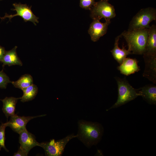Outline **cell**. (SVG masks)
Instances as JSON below:
<instances>
[{"mask_svg": "<svg viewBox=\"0 0 156 156\" xmlns=\"http://www.w3.org/2000/svg\"><path fill=\"white\" fill-rule=\"evenodd\" d=\"M139 96L150 104L156 105V86L153 85H146L138 91Z\"/></svg>", "mask_w": 156, "mask_h": 156, "instance_id": "obj_15", "label": "cell"}, {"mask_svg": "<svg viewBox=\"0 0 156 156\" xmlns=\"http://www.w3.org/2000/svg\"><path fill=\"white\" fill-rule=\"evenodd\" d=\"M45 115L36 116H19L15 114L10 117V120L6 122L7 127H10L15 132L19 133L26 129V125L31 120L38 117L45 116Z\"/></svg>", "mask_w": 156, "mask_h": 156, "instance_id": "obj_9", "label": "cell"}, {"mask_svg": "<svg viewBox=\"0 0 156 156\" xmlns=\"http://www.w3.org/2000/svg\"><path fill=\"white\" fill-rule=\"evenodd\" d=\"M102 0L104 1H108L109 0Z\"/></svg>", "mask_w": 156, "mask_h": 156, "instance_id": "obj_25", "label": "cell"}, {"mask_svg": "<svg viewBox=\"0 0 156 156\" xmlns=\"http://www.w3.org/2000/svg\"><path fill=\"white\" fill-rule=\"evenodd\" d=\"M38 88L36 85L33 84L23 89L22 90L23 95L21 97V101L25 102L31 101L36 96L38 92Z\"/></svg>", "mask_w": 156, "mask_h": 156, "instance_id": "obj_19", "label": "cell"}, {"mask_svg": "<svg viewBox=\"0 0 156 156\" xmlns=\"http://www.w3.org/2000/svg\"><path fill=\"white\" fill-rule=\"evenodd\" d=\"M100 20L97 19H93L88 30V33L93 42L97 41L106 33L108 26L111 23L110 20H105L104 23Z\"/></svg>", "mask_w": 156, "mask_h": 156, "instance_id": "obj_8", "label": "cell"}, {"mask_svg": "<svg viewBox=\"0 0 156 156\" xmlns=\"http://www.w3.org/2000/svg\"><path fill=\"white\" fill-rule=\"evenodd\" d=\"M116 79L118 88L117 100L107 111L125 105L139 96L138 90L131 86L125 78L116 77Z\"/></svg>", "mask_w": 156, "mask_h": 156, "instance_id": "obj_3", "label": "cell"}, {"mask_svg": "<svg viewBox=\"0 0 156 156\" xmlns=\"http://www.w3.org/2000/svg\"><path fill=\"white\" fill-rule=\"evenodd\" d=\"M17 47L15 46L12 49L6 51L5 53L0 62L3 63V66L8 65L10 66L14 65L22 66L23 63L18 57L16 51Z\"/></svg>", "mask_w": 156, "mask_h": 156, "instance_id": "obj_16", "label": "cell"}, {"mask_svg": "<svg viewBox=\"0 0 156 156\" xmlns=\"http://www.w3.org/2000/svg\"><path fill=\"white\" fill-rule=\"evenodd\" d=\"M95 3L94 0H80L79 6L83 9L90 10Z\"/></svg>", "mask_w": 156, "mask_h": 156, "instance_id": "obj_22", "label": "cell"}, {"mask_svg": "<svg viewBox=\"0 0 156 156\" xmlns=\"http://www.w3.org/2000/svg\"><path fill=\"white\" fill-rule=\"evenodd\" d=\"M19 142L20 148L27 154L33 147L38 146L39 143L36 140L35 136L27 131L26 129L20 132Z\"/></svg>", "mask_w": 156, "mask_h": 156, "instance_id": "obj_10", "label": "cell"}, {"mask_svg": "<svg viewBox=\"0 0 156 156\" xmlns=\"http://www.w3.org/2000/svg\"><path fill=\"white\" fill-rule=\"evenodd\" d=\"M75 138H76V135L72 134L57 141L52 139L49 142L39 143L38 146L42 147L44 149L46 156H61L67 143L71 139Z\"/></svg>", "mask_w": 156, "mask_h": 156, "instance_id": "obj_5", "label": "cell"}, {"mask_svg": "<svg viewBox=\"0 0 156 156\" xmlns=\"http://www.w3.org/2000/svg\"><path fill=\"white\" fill-rule=\"evenodd\" d=\"M122 36L121 34L117 36L115 39L114 46L113 49L110 51L114 59L120 64L123 60L126 58L127 55L132 54V53L128 49L127 50L125 46L123 45L121 49L118 46V42L120 38Z\"/></svg>", "mask_w": 156, "mask_h": 156, "instance_id": "obj_13", "label": "cell"}, {"mask_svg": "<svg viewBox=\"0 0 156 156\" xmlns=\"http://www.w3.org/2000/svg\"><path fill=\"white\" fill-rule=\"evenodd\" d=\"M78 125L76 138L88 148L96 145L101 140L104 129L100 123L80 120L78 121Z\"/></svg>", "mask_w": 156, "mask_h": 156, "instance_id": "obj_1", "label": "cell"}, {"mask_svg": "<svg viewBox=\"0 0 156 156\" xmlns=\"http://www.w3.org/2000/svg\"><path fill=\"white\" fill-rule=\"evenodd\" d=\"M5 51L4 48L0 45V62L1 61Z\"/></svg>", "mask_w": 156, "mask_h": 156, "instance_id": "obj_24", "label": "cell"}, {"mask_svg": "<svg viewBox=\"0 0 156 156\" xmlns=\"http://www.w3.org/2000/svg\"><path fill=\"white\" fill-rule=\"evenodd\" d=\"M156 19L155 8L148 7L142 9L132 19L129 24L128 29L149 28L150 23Z\"/></svg>", "mask_w": 156, "mask_h": 156, "instance_id": "obj_4", "label": "cell"}, {"mask_svg": "<svg viewBox=\"0 0 156 156\" xmlns=\"http://www.w3.org/2000/svg\"><path fill=\"white\" fill-rule=\"evenodd\" d=\"M20 98L13 97H6L1 100L3 103L2 110L8 118L9 116H12L16 114L15 113L16 104Z\"/></svg>", "mask_w": 156, "mask_h": 156, "instance_id": "obj_17", "label": "cell"}, {"mask_svg": "<svg viewBox=\"0 0 156 156\" xmlns=\"http://www.w3.org/2000/svg\"><path fill=\"white\" fill-rule=\"evenodd\" d=\"M27 154L21 148H19L18 151L14 153L13 156H26L27 155Z\"/></svg>", "mask_w": 156, "mask_h": 156, "instance_id": "obj_23", "label": "cell"}, {"mask_svg": "<svg viewBox=\"0 0 156 156\" xmlns=\"http://www.w3.org/2000/svg\"><path fill=\"white\" fill-rule=\"evenodd\" d=\"M156 56V26L153 25L149 28L148 36L145 51L143 54Z\"/></svg>", "mask_w": 156, "mask_h": 156, "instance_id": "obj_14", "label": "cell"}, {"mask_svg": "<svg viewBox=\"0 0 156 156\" xmlns=\"http://www.w3.org/2000/svg\"><path fill=\"white\" fill-rule=\"evenodd\" d=\"M7 127L6 123H2L0 126V151L1 148H3L6 151L8 152V150L6 148L5 144V130Z\"/></svg>", "mask_w": 156, "mask_h": 156, "instance_id": "obj_20", "label": "cell"}, {"mask_svg": "<svg viewBox=\"0 0 156 156\" xmlns=\"http://www.w3.org/2000/svg\"><path fill=\"white\" fill-rule=\"evenodd\" d=\"M9 77L3 71H0V88H6L8 83L11 82Z\"/></svg>", "mask_w": 156, "mask_h": 156, "instance_id": "obj_21", "label": "cell"}, {"mask_svg": "<svg viewBox=\"0 0 156 156\" xmlns=\"http://www.w3.org/2000/svg\"></svg>", "mask_w": 156, "mask_h": 156, "instance_id": "obj_26", "label": "cell"}, {"mask_svg": "<svg viewBox=\"0 0 156 156\" xmlns=\"http://www.w3.org/2000/svg\"><path fill=\"white\" fill-rule=\"evenodd\" d=\"M138 62V60L135 59L126 57L117 67V69L121 73L128 76L140 70Z\"/></svg>", "mask_w": 156, "mask_h": 156, "instance_id": "obj_12", "label": "cell"}, {"mask_svg": "<svg viewBox=\"0 0 156 156\" xmlns=\"http://www.w3.org/2000/svg\"><path fill=\"white\" fill-rule=\"evenodd\" d=\"M90 10V16L93 19L110 20L116 16L114 6L108 1L102 0L96 2Z\"/></svg>", "mask_w": 156, "mask_h": 156, "instance_id": "obj_6", "label": "cell"}, {"mask_svg": "<svg viewBox=\"0 0 156 156\" xmlns=\"http://www.w3.org/2000/svg\"><path fill=\"white\" fill-rule=\"evenodd\" d=\"M13 5L14 8L11 10L16 11V14L10 15L6 14L3 18H8L10 20L14 16H19L23 18L25 22L31 21L35 25H36V23H39V18L36 16L33 13L31 10V6L29 7L26 4H23L20 3H14Z\"/></svg>", "mask_w": 156, "mask_h": 156, "instance_id": "obj_7", "label": "cell"}, {"mask_svg": "<svg viewBox=\"0 0 156 156\" xmlns=\"http://www.w3.org/2000/svg\"><path fill=\"white\" fill-rule=\"evenodd\" d=\"M149 28L128 29L122 34L125 40L128 49L132 54L142 55L144 53L148 36Z\"/></svg>", "mask_w": 156, "mask_h": 156, "instance_id": "obj_2", "label": "cell"}, {"mask_svg": "<svg viewBox=\"0 0 156 156\" xmlns=\"http://www.w3.org/2000/svg\"><path fill=\"white\" fill-rule=\"evenodd\" d=\"M145 68L143 76L154 83H156V56L143 55Z\"/></svg>", "mask_w": 156, "mask_h": 156, "instance_id": "obj_11", "label": "cell"}, {"mask_svg": "<svg viewBox=\"0 0 156 156\" xmlns=\"http://www.w3.org/2000/svg\"><path fill=\"white\" fill-rule=\"evenodd\" d=\"M11 83L16 88L22 90L33 84V80L31 76L29 74L22 75L16 81H12Z\"/></svg>", "mask_w": 156, "mask_h": 156, "instance_id": "obj_18", "label": "cell"}]
</instances>
